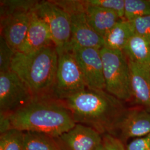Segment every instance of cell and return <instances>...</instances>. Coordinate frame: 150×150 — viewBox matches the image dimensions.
<instances>
[{"instance_id":"1","label":"cell","mask_w":150,"mask_h":150,"mask_svg":"<svg viewBox=\"0 0 150 150\" xmlns=\"http://www.w3.org/2000/svg\"><path fill=\"white\" fill-rule=\"evenodd\" d=\"M75 120L64 102L54 96L33 97L25 106L10 114L0 113V131L14 129L57 137L72 129Z\"/></svg>"},{"instance_id":"2","label":"cell","mask_w":150,"mask_h":150,"mask_svg":"<svg viewBox=\"0 0 150 150\" xmlns=\"http://www.w3.org/2000/svg\"><path fill=\"white\" fill-rule=\"evenodd\" d=\"M62 100L76 123L91 127L102 135L115 136L117 124L126 109L123 101L107 91L88 88Z\"/></svg>"},{"instance_id":"3","label":"cell","mask_w":150,"mask_h":150,"mask_svg":"<svg viewBox=\"0 0 150 150\" xmlns=\"http://www.w3.org/2000/svg\"><path fill=\"white\" fill-rule=\"evenodd\" d=\"M58 59L54 44L30 53L17 51L11 70L25 82L33 97L54 95Z\"/></svg>"},{"instance_id":"4","label":"cell","mask_w":150,"mask_h":150,"mask_svg":"<svg viewBox=\"0 0 150 150\" xmlns=\"http://www.w3.org/2000/svg\"><path fill=\"white\" fill-rule=\"evenodd\" d=\"M38 1H1V36L15 51L25 41Z\"/></svg>"},{"instance_id":"5","label":"cell","mask_w":150,"mask_h":150,"mask_svg":"<svg viewBox=\"0 0 150 150\" xmlns=\"http://www.w3.org/2000/svg\"><path fill=\"white\" fill-rule=\"evenodd\" d=\"M103 63L105 91L122 101L132 100L129 60L121 51L103 47L100 50Z\"/></svg>"},{"instance_id":"6","label":"cell","mask_w":150,"mask_h":150,"mask_svg":"<svg viewBox=\"0 0 150 150\" xmlns=\"http://www.w3.org/2000/svg\"><path fill=\"white\" fill-rule=\"evenodd\" d=\"M70 16L71 38L70 49L73 47L94 48L103 47V39L89 25L85 13V1H54Z\"/></svg>"},{"instance_id":"7","label":"cell","mask_w":150,"mask_h":150,"mask_svg":"<svg viewBox=\"0 0 150 150\" xmlns=\"http://www.w3.org/2000/svg\"><path fill=\"white\" fill-rule=\"evenodd\" d=\"M87 88L86 81L73 51L70 49L59 54L54 96L64 100Z\"/></svg>"},{"instance_id":"8","label":"cell","mask_w":150,"mask_h":150,"mask_svg":"<svg viewBox=\"0 0 150 150\" xmlns=\"http://www.w3.org/2000/svg\"><path fill=\"white\" fill-rule=\"evenodd\" d=\"M35 11L47 23L58 54L70 50L71 27L69 14L54 1H38Z\"/></svg>"},{"instance_id":"9","label":"cell","mask_w":150,"mask_h":150,"mask_svg":"<svg viewBox=\"0 0 150 150\" xmlns=\"http://www.w3.org/2000/svg\"><path fill=\"white\" fill-rule=\"evenodd\" d=\"M33 98L31 91L14 72H0V113L13 112Z\"/></svg>"},{"instance_id":"10","label":"cell","mask_w":150,"mask_h":150,"mask_svg":"<svg viewBox=\"0 0 150 150\" xmlns=\"http://www.w3.org/2000/svg\"><path fill=\"white\" fill-rule=\"evenodd\" d=\"M86 81L87 88L92 90H105L103 63L100 50L94 48H70Z\"/></svg>"},{"instance_id":"11","label":"cell","mask_w":150,"mask_h":150,"mask_svg":"<svg viewBox=\"0 0 150 150\" xmlns=\"http://www.w3.org/2000/svg\"><path fill=\"white\" fill-rule=\"evenodd\" d=\"M150 134V110L145 108H126L117 124L115 135L123 142Z\"/></svg>"},{"instance_id":"12","label":"cell","mask_w":150,"mask_h":150,"mask_svg":"<svg viewBox=\"0 0 150 150\" xmlns=\"http://www.w3.org/2000/svg\"><path fill=\"white\" fill-rule=\"evenodd\" d=\"M56 139L61 150H95L102 144L103 138L95 129L76 123Z\"/></svg>"},{"instance_id":"13","label":"cell","mask_w":150,"mask_h":150,"mask_svg":"<svg viewBox=\"0 0 150 150\" xmlns=\"http://www.w3.org/2000/svg\"><path fill=\"white\" fill-rule=\"evenodd\" d=\"M52 44L54 43L47 23L38 16L34 8L25 41L18 51L30 53Z\"/></svg>"},{"instance_id":"14","label":"cell","mask_w":150,"mask_h":150,"mask_svg":"<svg viewBox=\"0 0 150 150\" xmlns=\"http://www.w3.org/2000/svg\"><path fill=\"white\" fill-rule=\"evenodd\" d=\"M129 62L132 100L136 104L150 110V69L129 60Z\"/></svg>"},{"instance_id":"15","label":"cell","mask_w":150,"mask_h":150,"mask_svg":"<svg viewBox=\"0 0 150 150\" xmlns=\"http://www.w3.org/2000/svg\"><path fill=\"white\" fill-rule=\"evenodd\" d=\"M85 13L91 27L102 38L121 18L114 12L86 4Z\"/></svg>"},{"instance_id":"16","label":"cell","mask_w":150,"mask_h":150,"mask_svg":"<svg viewBox=\"0 0 150 150\" xmlns=\"http://www.w3.org/2000/svg\"><path fill=\"white\" fill-rule=\"evenodd\" d=\"M134 35L131 23L121 19L103 37V47L111 50L123 51L130 39Z\"/></svg>"},{"instance_id":"17","label":"cell","mask_w":150,"mask_h":150,"mask_svg":"<svg viewBox=\"0 0 150 150\" xmlns=\"http://www.w3.org/2000/svg\"><path fill=\"white\" fill-rule=\"evenodd\" d=\"M123 52L129 61L150 69V43L142 38L134 35Z\"/></svg>"},{"instance_id":"18","label":"cell","mask_w":150,"mask_h":150,"mask_svg":"<svg viewBox=\"0 0 150 150\" xmlns=\"http://www.w3.org/2000/svg\"><path fill=\"white\" fill-rule=\"evenodd\" d=\"M22 150H61L56 138L37 132H23Z\"/></svg>"},{"instance_id":"19","label":"cell","mask_w":150,"mask_h":150,"mask_svg":"<svg viewBox=\"0 0 150 150\" xmlns=\"http://www.w3.org/2000/svg\"><path fill=\"white\" fill-rule=\"evenodd\" d=\"M147 16H150V0H125V20L131 21Z\"/></svg>"},{"instance_id":"20","label":"cell","mask_w":150,"mask_h":150,"mask_svg":"<svg viewBox=\"0 0 150 150\" xmlns=\"http://www.w3.org/2000/svg\"><path fill=\"white\" fill-rule=\"evenodd\" d=\"M23 132L11 129L1 133L0 150H22Z\"/></svg>"},{"instance_id":"21","label":"cell","mask_w":150,"mask_h":150,"mask_svg":"<svg viewBox=\"0 0 150 150\" xmlns=\"http://www.w3.org/2000/svg\"><path fill=\"white\" fill-rule=\"evenodd\" d=\"M2 36H0V72L11 70V64L16 53Z\"/></svg>"},{"instance_id":"22","label":"cell","mask_w":150,"mask_h":150,"mask_svg":"<svg viewBox=\"0 0 150 150\" xmlns=\"http://www.w3.org/2000/svg\"><path fill=\"white\" fill-rule=\"evenodd\" d=\"M87 5L95 6L115 12L120 18L124 19L125 0H86Z\"/></svg>"},{"instance_id":"23","label":"cell","mask_w":150,"mask_h":150,"mask_svg":"<svg viewBox=\"0 0 150 150\" xmlns=\"http://www.w3.org/2000/svg\"><path fill=\"white\" fill-rule=\"evenodd\" d=\"M129 22L134 28V35L150 43V16L139 17Z\"/></svg>"},{"instance_id":"24","label":"cell","mask_w":150,"mask_h":150,"mask_svg":"<svg viewBox=\"0 0 150 150\" xmlns=\"http://www.w3.org/2000/svg\"><path fill=\"white\" fill-rule=\"evenodd\" d=\"M125 148L126 150H150V134L131 141Z\"/></svg>"},{"instance_id":"25","label":"cell","mask_w":150,"mask_h":150,"mask_svg":"<svg viewBox=\"0 0 150 150\" xmlns=\"http://www.w3.org/2000/svg\"><path fill=\"white\" fill-rule=\"evenodd\" d=\"M103 144L107 150H126L123 142L117 137L111 135H103Z\"/></svg>"},{"instance_id":"26","label":"cell","mask_w":150,"mask_h":150,"mask_svg":"<svg viewBox=\"0 0 150 150\" xmlns=\"http://www.w3.org/2000/svg\"><path fill=\"white\" fill-rule=\"evenodd\" d=\"M95 150H107V149H106L105 146H104L103 144V142H102V144L100 145Z\"/></svg>"},{"instance_id":"27","label":"cell","mask_w":150,"mask_h":150,"mask_svg":"<svg viewBox=\"0 0 150 150\" xmlns=\"http://www.w3.org/2000/svg\"></svg>"}]
</instances>
